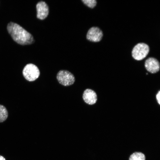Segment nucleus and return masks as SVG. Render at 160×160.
<instances>
[{
  "instance_id": "obj_1",
  "label": "nucleus",
  "mask_w": 160,
  "mask_h": 160,
  "mask_svg": "<svg viewBox=\"0 0 160 160\" xmlns=\"http://www.w3.org/2000/svg\"><path fill=\"white\" fill-rule=\"evenodd\" d=\"M7 29L14 40L20 44H31L34 41L32 35L17 23H9L7 25Z\"/></svg>"
},
{
  "instance_id": "obj_2",
  "label": "nucleus",
  "mask_w": 160,
  "mask_h": 160,
  "mask_svg": "<svg viewBox=\"0 0 160 160\" xmlns=\"http://www.w3.org/2000/svg\"><path fill=\"white\" fill-rule=\"evenodd\" d=\"M150 51L149 46L144 43H139L133 48L132 55L133 58L137 61L142 60L147 55Z\"/></svg>"
},
{
  "instance_id": "obj_3",
  "label": "nucleus",
  "mask_w": 160,
  "mask_h": 160,
  "mask_svg": "<svg viewBox=\"0 0 160 160\" xmlns=\"http://www.w3.org/2000/svg\"><path fill=\"white\" fill-rule=\"evenodd\" d=\"M40 71L35 65L29 63L26 65L23 71V74L24 78L29 81H33L36 79L40 75Z\"/></svg>"
},
{
  "instance_id": "obj_4",
  "label": "nucleus",
  "mask_w": 160,
  "mask_h": 160,
  "mask_svg": "<svg viewBox=\"0 0 160 160\" xmlns=\"http://www.w3.org/2000/svg\"><path fill=\"white\" fill-rule=\"evenodd\" d=\"M57 79L60 84L65 86L73 84L75 81L74 76L72 73L65 70H61L58 72Z\"/></svg>"
},
{
  "instance_id": "obj_5",
  "label": "nucleus",
  "mask_w": 160,
  "mask_h": 160,
  "mask_svg": "<svg viewBox=\"0 0 160 160\" xmlns=\"http://www.w3.org/2000/svg\"><path fill=\"white\" fill-rule=\"evenodd\" d=\"M103 36V31L99 28L97 27H92L88 31L86 38L90 41L97 42L100 41Z\"/></svg>"
},
{
  "instance_id": "obj_6",
  "label": "nucleus",
  "mask_w": 160,
  "mask_h": 160,
  "mask_svg": "<svg viewBox=\"0 0 160 160\" xmlns=\"http://www.w3.org/2000/svg\"><path fill=\"white\" fill-rule=\"evenodd\" d=\"M145 67L149 72L154 73H157L160 70V63L159 61L153 57H150L145 61Z\"/></svg>"
},
{
  "instance_id": "obj_7",
  "label": "nucleus",
  "mask_w": 160,
  "mask_h": 160,
  "mask_svg": "<svg viewBox=\"0 0 160 160\" xmlns=\"http://www.w3.org/2000/svg\"><path fill=\"white\" fill-rule=\"evenodd\" d=\"M37 17L40 20L46 18L49 13V8L47 4L44 1H40L36 5Z\"/></svg>"
},
{
  "instance_id": "obj_8",
  "label": "nucleus",
  "mask_w": 160,
  "mask_h": 160,
  "mask_svg": "<svg viewBox=\"0 0 160 160\" xmlns=\"http://www.w3.org/2000/svg\"><path fill=\"white\" fill-rule=\"evenodd\" d=\"M83 99L87 104L92 105L95 103L97 100V96L93 90L87 89H85L83 94Z\"/></svg>"
},
{
  "instance_id": "obj_9",
  "label": "nucleus",
  "mask_w": 160,
  "mask_h": 160,
  "mask_svg": "<svg viewBox=\"0 0 160 160\" xmlns=\"http://www.w3.org/2000/svg\"><path fill=\"white\" fill-rule=\"evenodd\" d=\"M8 116V113L6 108L0 105V122L4 121Z\"/></svg>"
},
{
  "instance_id": "obj_10",
  "label": "nucleus",
  "mask_w": 160,
  "mask_h": 160,
  "mask_svg": "<svg viewBox=\"0 0 160 160\" xmlns=\"http://www.w3.org/2000/svg\"><path fill=\"white\" fill-rule=\"evenodd\" d=\"M145 155L141 152H135L130 156L129 160H145Z\"/></svg>"
},
{
  "instance_id": "obj_11",
  "label": "nucleus",
  "mask_w": 160,
  "mask_h": 160,
  "mask_svg": "<svg viewBox=\"0 0 160 160\" xmlns=\"http://www.w3.org/2000/svg\"><path fill=\"white\" fill-rule=\"evenodd\" d=\"M82 1L84 4L91 8L95 7L97 4L95 0H82Z\"/></svg>"
},
{
  "instance_id": "obj_12",
  "label": "nucleus",
  "mask_w": 160,
  "mask_h": 160,
  "mask_svg": "<svg viewBox=\"0 0 160 160\" xmlns=\"http://www.w3.org/2000/svg\"><path fill=\"white\" fill-rule=\"evenodd\" d=\"M160 91H159L158 93L156 95V100L157 101V102L159 105L160 104Z\"/></svg>"
},
{
  "instance_id": "obj_13",
  "label": "nucleus",
  "mask_w": 160,
  "mask_h": 160,
  "mask_svg": "<svg viewBox=\"0 0 160 160\" xmlns=\"http://www.w3.org/2000/svg\"><path fill=\"white\" fill-rule=\"evenodd\" d=\"M0 160H6V159L3 156L0 155Z\"/></svg>"
}]
</instances>
